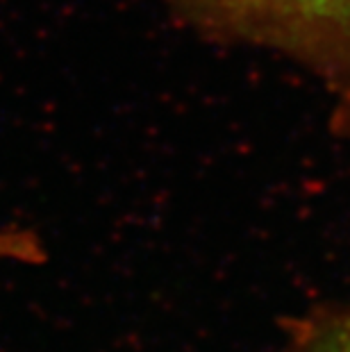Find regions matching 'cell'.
<instances>
[{"instance_id":"7a4b0ae2","label":"cell","mask_w":350,"mask_h":352,"mask_svg":"<svg viewBox=\"0 0 350 352\" xmlns=\"http://www.w3.org/2000/svg\"><path fill=\"white\" fill-rule=\"evenodd\" d=\"M273 352H350V305H316L287 320Z\"/></svg>"},{"instance_id":"3957f363","label":"cell","mask_w":350,"mask_h":352,"mask_svg":"<svg viewBox=\"0 0 350 352\" xmlns=\"http://www.w3.org/2000/svg\"><path fill=\"white\" fill-rule=\"evenodd\" d=\"M43 259H46V248L34 232L21 228L0 230V261L41 264Z\"/></svg>"},{"instance_id":"6da1fadb","label":"cell","mask_w":350,"mask_h":352,"mask_svg":"<svg viewBox=\"0 0 350 352\" xmlns=\"http://www.w3.org/2000/svg\"><path fill=\"white\" fill-rule=\"evenodd\" d=\"M214 41L298 64L339 96L350 94V0H162Z\"/></svg>"},{"instance_id":"277c9868","label":"cell","mask_w":350,"mask_h":352,"mask_svg":"<svg viewBox=\"0 0 350 352\" xmlns=\"http://www.w3.org/2000/svg\"><path fill=\"white\" fill-rule=\"evenodd\" d=\"M334 127L339 134L350 139V94L339 96V104L334 109Z\"/></svg>"}]
</instances>
